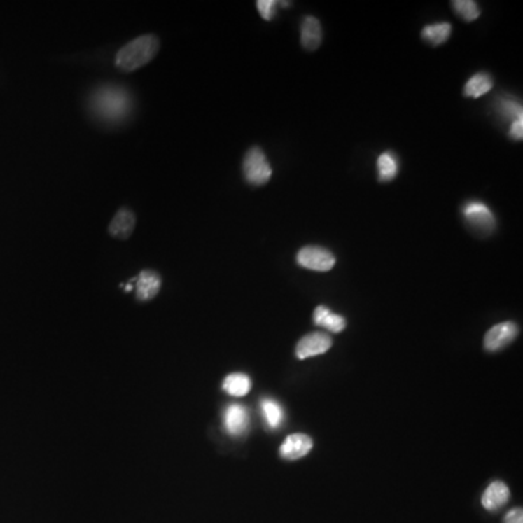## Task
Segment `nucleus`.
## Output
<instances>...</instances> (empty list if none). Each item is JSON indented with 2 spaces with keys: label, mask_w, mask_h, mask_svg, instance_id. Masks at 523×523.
Instances as JSON below:
<instances>
[{
  "label": "nucleus",
  "mask_w": 523,
  "mask_h": 523,
  "mask_svg": "<svg viewBox=\"0 0 523 523\" xmlns=\"http://www.w3.org/2000/svg\"><path fill=\"white\" fill-rule=\"evenodd\" d=\"M160 41L156 35H141L116 53L115 64L123 71H134L150 63L158 55Z\"/></svg>",
  "instance_id": "obj_1"
},
{
  "label": "nucleus",
  "mask_w": 523,
  "mask_h": 523,
  "mask_svg": "<svg viewBox=\"0 0 523 523\" xmlns=\"http://www.w3.org/2000/svg\"><path fill=\"white\" fill-rule=\"evenodd\" d=\"M130 105L131 102L127 92L115 88L101 89L98 93H95V98L92 99L93 111L98 113L101 118L109 121L121 120L128 112Z\"/></svg>",
  "instance_id": "obj_2"
},
{
  "label": "nucleus",
  "mask_w": 523,
  "mask_h": 523,
  "mask_svg": "<svg viewBox=\"0 0 523 523\" xmlns=\"http://www.w3.org/2000/svg\"><path fill=\"white\" fill-rule=\"evenodd\" d=\"M243 173L247 183L253 186H262L270 181L272 167H270L265 153L259 147H251L244 156Z\"/></svg>",
  "instance_id": "obj_3"
},
{
  "label": "nucleus",
  "mask_w": 523,
  "mask_h": 523,
  "mask_svg": "<svg viewBox=\"0 0 523 523\" xmlns=\"http://www.w3.org/2000/svg\"><path fill=\"white\" fill-rule=\"evenodd\" d=\"M297 262L305 269L316 270V272H327V270H332L335 267L336 258L332 251H328L324 247L305 246L298 251Z\"/></svg>",
  "instance_id": "obj_4"
},
{
  "label": "nucleus",
  "mask_w": 523,
  "mask_h": 523,
  "mask_svg": "<svg viewBox=\"0 0 523 523\" xmlns=\"http://www.w3.org/2000/svg\"><path fill=\"white\" fill-rule=\"evenodd\" d=\"M462 216L473 228H477L482 232H489L496 225V218L491 209L478 201L467 202L462 208Z\"/></svg>",
  "instance_id": "obj_5"
},
{
  "label": "nucleus",
  "mask_w": 523,
  "mask_h": 523,
  "mask_svg": "<svg viewBox=\"0 0 523 523\" xmlns=\"http://www.w3.org/2000/svg\"><path fill=\"white\" fill-rule=\"evenodd\" d=\"M519 335V328L513 321H501L493 326L484 337V347L489 352H497L510 344Z\"/></svg>",
  "instance_id": "obj_6"
},
{
  "label": "nucleus",
  "mask_w": 523,
  "mask_h": 523,
  "mask_svg": "<svg viewBox=\"0 0 523 523\" xmlns=\"http://www.w3.org/2000/svg\"><path fill=\"white\" fill-rule=\"evenodd\" d=\"M333 340L327 333L313 332L305 335L295 347V355L298 359L314 358L326 354L332 347Z\"/></svg>",
  "instance_id": "obj_7"
},
{
  "label": "nucleus",
  "mask_w": 523,
  "mask_h": 523,
  "mask_svg": "<svg viewBox=\"0 0 523 523\" xmlns=\"http://www.w3.org/2000/svg\"><path fill=\"white\" fill-rule=\"evenodd\" d=\"M224 429L230 436H242L249 428V412L242 404H230L224 412Z\"/></svg>",
  "instance_id": "obj_8"
},
{
  "label": "nucleus",
  "mask_w": 523,
  "mask_h": 523,
  "mask_svg": "<svg viewBox=\"0 0 523 523\" xmlns=\"http://www.w3.org/2000/svg\"><path fill=\"white\" fill-rule=\"evenodd\" d=\"M313 449V439L304 433L289 435L281 445V456L288 461H295L305 456Z\"/></svg>",
  "instance_id": "obj_9"
},
{
  "label": "nucleus",
  "mask_w": 523,
  "mask_h": 523,
  "mask_svg": "<svg viewBox=\"0 0 523 523\" xmlns=\"http://www.w3.org/2000/svg\"><path fill=\"white\" fill-rule=\"evenodd\" d=\"M510 498V490L503 481H493L481 497L482 508L489 512H497Z\"/></svg>",
  "instance_id": "obj_10"
},
{
  "label": "nucleus",
  "mask_w": 523,
  "mask_h": 523,
  "mask_svg": "<svg viewBox=\"0 0 523 523\" xmlns=\"http://www.w3.org/2000/svg\"><path fill=\"white\" fill-rule=\"evenodd\" d=\"M135 291H137V298L140 301H148L158 295L160 291L162 279L158 272L153 270H143V272L134 279Z\"/></svg>",
  "instance_id": "obj_11"
},
{
  "label": "nucleus",
  "mask_w": 523,
  "mask_h": 523,
  "mask_svg": "<svg viewBox=\"0 0 523 523\" xmlns=\"http://www.w3.org/2000/svg\"><path fill=\"white\" fill-rule=\"evenodd\" d=\"M134 227H135L134 212L127 208H121L118 212H116L115 217L112 218L109 224V235L115 239L127 240L132 235Z\"/></svg>",
  "instance_id": "obj_12"
},
{
  "label": "nucleus",
  "mask_w": 523,
  "mask_h": 523,
  "mask_svg": "<svg viewBox=\"0 0 523 523\" xmlns=\"http://www.w3.org/2000/svg\"><path fill=\"white\" fill-rule=\"evenodd\" d=\"M323 40L321 25L314 16H307L301 25V44L305 50L314 51L320 47Z\"/></svg>",
  "instance_id": "obj_13"
},
{
  "label": "nucleus",
  "mask_w": 523,
  "mask_h": 523,
  "mask_svg": "<svg viewBox=\"0 0 523 523\" xmlns=\"http://www.w3.org/2000/svg\"><path fill=\"white\" fill-rule=\"evenodd\" d=\"M313 320L317 326L326 328V330L332 333H340L346 327V319L333 313L330 308H327L324 305H319L314 309Z\"/></svg>",
  "instance_id": "obj_14"
},
{
  "label": "nucleus",
  "mask_w": 523,
  "mask_h": 523,
  "mask_svg": "<svg viewBox=\"0 0 523 523\" xmlns=\"http://www.w3.org/2000/svg\"><path fill=\"white\" fill-rule=\"evenodd\" d=\"M493 85H494V82H493V77L490 74L477 73L471 77V79L467 83H465L463 95L467 96V98L477 99V98H480V96L490 92Z\"/></svg>",
  "instance_id": "obj_15"
},
{
  "label": "nucleus",
  "mask_w": 523,
  "mask_h": 523,
  "mask_svg": "<svg viewBox=\"0 0 523 523\" xmlns=\"http://www.w3.org/2000/svg\"><path fill=\"white\" fill-rule=\"evenodd\" d=\"M251 389V379L242 372L230 374L223 382V390L232 397H243Z\"/></svg>",
  "instance_id": "obj_16"
},
{
  "label": "nucleus",
  "mask_w": 523,
  "mask_h": 523,
  "mask_svg": "<svg viewBox=\"0 0 523 523\" xmlns=\"http://www.w3.org/2000/svg\"><path fill=\"white\" fill-rule=\"evenodd\" d=\"M260 412L270 429H278L285 417L282 405L272 398H263L260 401Z\"/></svg>",
  "instance_id": "obj_17"
},
{
  "label": "nucleus",
  "mask_w": 523,
  "mask_h": 523,
  "mask_svg": "<svg viewBox=\"0 0 523 523\" xmlns=\"http://www.w3.org/2000/svg\"><path fill=\"white\" fill-rule=\"evenodd\" d=\"M379 182H391L398 174V160L393 153L385 151L377 160Z\"/></svg>",
  "instance_id": "obj_18"
},
{
  "label": "nucleus",
  "mask_w": 523,
  "mask_h": 523,
  "mask_svg": "<svg viewBox=\"0 0 523 523\" xmlns=\"http://www.w3.org/2000/svg\"><path fill=\"white\" fill-rule=\"evenodd\" d=\"M452 27L448 22H438L424 27L421 31V36L426 43H429L432 46H440L445 41H448V38L451 36Z\"/></svg>",
  "instance_id": "obj_19"
},
{
  "label": "nucleus",
  "mask_w": 523,
  "mask_h": 523,
  "mask_svg": "<svg viewBox=\"0 0 523 523\" xmlns=\"http://www.w3.org/2000/svg\"><path fill=\"white\" fill-rule=\"evenodd\" d=\"M452 8L467 22L475 21L481 13L474 0H455V2H452Z\"/></svg>",
  "instance_id": "obj_20"
},
{
  "label": "nucleus",
  "mask_w": 523,
  "mask_h": 523,
  "mask_svg": "<svg viewBox=\"0 0 523 523\" xmlns=\"http://www.w3.org/2000/svg\"><path fill=\"white\" fill-rule=\"evenodd\" d=\"M498 111H500V113L503 116H505V118L512 120V121H515V120L520 118V116H523L522 105L517 104L516 101H512V99H503L500 102Z\"/></svg>",
  "instance_id": "obj_21"
},
{
  "label": "nucleus",
  "mask_w": 523,
  "mask_h": 523,
  "mask_svg": "<svg viewBox=\"0 0 523 523\" xmlns=\"http://www.w3.org/2000/svg\"><path fill=\"white\" fill-rule=\"evenodd\" d=\"M256 6H258V11H259L260 16L265 19V21H270V19H274L275 12H277L275 0H259Z\"/></svg>",
  "instance_id": "obj_22"
},
{
  "label": "nucleus",
  "mask_w": 523,
  "mask_h": 523,
  "mask_svg": "<svg viewBox=\"0 0 523 523\" xmlns=\"http://www.w3.org/2000/svg\"><path fill=\"white\" fill-rule=\"evenodd\" d=\"M509 135L513 139V140H522L523 139V116H520V118L512 121L510 124V130H509Z\"/></svg>",
  "instance_id": "obj_23"
},
{
  "label": "nucleus",
  "mask_w": 523,
  "mask_h": 523,
  "mask_svg": "<svg viewBox=\"0 0 523 523\" xmlns=\"http://www.w3.org/2000/svg\"><path fill=\"white\" fill-rule=\"evenodd\" d=\"M503 523H523V512L520 508H516V509H512L508 512V515L505 516V520H503Z\"/></svg>",
  "instance_id": "obj_24"
}]
</instances>
